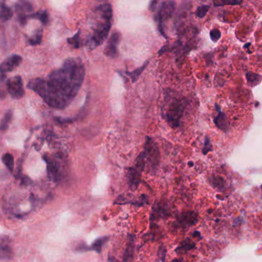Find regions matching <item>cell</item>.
<instances>
[{
  "label": "cell",
  "instance_id": "1",
  "mask_svg": "<svg viewBox=\"0 0 262 262\" xmlns=\"http://www.w3.org/2000/svg\"><path fill=\"white\" fill-rule=\"evenodd\" d=\"M85 76V65L81 59L69 58L61 67L51 72L48 79H32L27 88L35 91L51 107L64 108L77 95Z\"/></svg>",
  "mask_w": 262,
  "mask_h": 262
},
{
  "label": "cell",
  "instance_id": "2",
  "mask_svg": "<svg viewBox=\"0 0 262 262\" xmlns=\"http://www.w3.org/2000/svg\"><path fill=\"white\" fill-rule=\"evenodd\" d=\"M113 9L110 3L99 5L94 8L91 18V34L86 41L89 49H94L106 40L112 25Z\"/></svg>",
  "mask_w": 262,
  "mask_h": 262
},
{
  "label": "cell",
  "instance_id": "3",
  "mask_svg": "<svg viewBox=\"0 0 262 262\" xmlns=\"http://www.w3.org/2000/svg\"><path fill=\"white\" fill-rule=\"evenodd\" d=\"M186 107L182 99L173 98L171 102H169V106L166 111V117L167 121L173 127H178L180 125V119L183 115V112Z\"/></svg>",
  "mask_w": 262,
  "mask_h": 262
},
{
  "label": "cell",
  "instance_id": "4",
  "mask_svg": "<svg viewBox=\"0 0 262 262\" xmlns=\"http://www.w3.org/2000/svg\"><path fill=\"white\" fill-rule=\"evenodd\" d=\"M175 2L173 1H166L163 2L161 6L158 8V11L155 16V21L157 23L158 29L159 32L165 38H166L164 33L163 25L164 23L173 16L175 9Z\"/></svg>",
  "mask_w": 262,
  "mask_h": 262
},
{
  "label": "cell",
  "instance_id": "5",
  "mask_svg": "<svg viewBox=\"0 0 262 262\" xmlns=\"http://www.w3.org/2000/svg\"><path fill=\"white\" fill-rule=\"evenodd\" d=\"M144 165H145V155L144 153L142 152L137 158L134 167L130 169L128 172V182H129L130 188L132 190H135L138 187L140 181L141 173L144 169Z\"/></svg>",
  "mask_w": 262,
  "mask_h": 262
},
{
  "label": "cell",
  "instance_id": "6",
  "mask_svg": "<svg viewBox=\"0 0 262 262\" xmlns=\"http://www.w3.org/2000/svg\"><path fill=\"white\" fill-rule=\"evenodd\" d=\"M143 153L145 155V160H147L151 167L157 166L159 161V148L156 143L149 137H147Z\"/></svg>",
  "mask_w": 262,
  "mask_h": 262
},
{
  "label": "cell",
  "instance_id": "7",
  "mask_svg": "<svg viewBox=\"0 0 262 262\" xmlns=\"http://www.w3.org/2000/svg\"><path fill=\"white\" fill-rule=\"evenodd\" d=\"M7 91L14 98H21L24 96L25 90L22 79L19 75H15L8 79L6 81Z\"/></svg>",
  "mask_w": 262,
  "mask_h": 262
},
{
  "label": "cell",
  "instance_id": "8",
  "mask_svg": "<svg viewBox=\"0 0 262 262\" xmlns=\"http://www.w3.org/2000/svg\"><path fill=\"white\" fill-rule=\"evenodd\" d=\"M22 62V58L19 55H12L8 56L0 64V73L5 74L13 71L20 65Z\"/></svg>",
  "mask_w": 262,
  "mask_h": 262
},
{
  "label": "cell",
  "instance_id": "9",
  "mask_svg": "<svg viewBox=\"0 0 262 262\" xmlns=\"http://www.w3.org/2000/svg\"><path fill=\"white\" fill-rule=\"evenodd\" d=\"M120 42V34L118 33H115L112 34L111 38L107 42V45L105 48L104 54L107 57L115 58L118 55L117 46Z\"/></svg>",
  "mask_w": 262,
  "mask_h": 262
},
{
  "label": "cell",
  "instance_id": "10",
  "mask_svg": "<svg viewBox=\"0 0 262 262\" xmlns=\"http://www.w3.org/2000/svg\"><path fill=\"white\" fill-rule=\"evenodd\" d=\"M15 8L18 17V23L22 26L25 25L27 23V18H28V16L25 15V12H30L32 10V7L31 4L28 2H21L15 4Z\"/></svg>",
  "mask_w": 262,
  "mask_h": 262
},
{
  "label": "cell",
  "instance_id": "11",
  "mask_svg": "<svg viewBox=\"0 0 262 262\" xmlns=\"http://www.w3.org/2000/svg\"><path fill=\"white\" fill-rule=\"evenodd\" d=\"M44 160L47 163V171L49 178L53 179L54 181H57L60 179V174H59V164L55 159H51L47 155L43 157Z\"/></svg>",
  "mask_w": 262,
  "mask_h": 262
},
{
  "label": "cell",
  "instance_id": "12",
  "mask_svg": "<svg viewBox=\"0 0 262 262\" xmlns=\"http://www.w3.org/2000/svg\"><path fill=\"white\" fill-rule=\"evenodd\" d=\"M197 221V215L193 211H188L181 214L179 217V222L181 225L189 226L195 224Z\"/></svg>",
  "mask_w": 262,
  "mask_h": 262
},
{
  "label": "cell",
  "instance_id": "13",
  "mask_svg": "<svg viewBox=\"0 0 262 262\" xmlns=\"http://www.w3.org/2000/svg\"><path fill=\"white\" fill-rule=\"evenodd\" d=\"M13 16L12 8L5 2H0V21L2 23L7 22Z\"/></svg>",
  "mask_w": 262,
  "mask_h": 262
},
{
  "label": "cell",
  "instance_id": "14",
  "mask_svg": "<svg viewBox=\"0 0 262 262\" xmlns=\"http://www.w3.org/2000/svg\"><path fill=\"white\" fill-rule=\"evenodd\" d=\"M42 35H43V29L42 27L38 28V29L35 30L34 34L29 38L28 42L30 45H40L42 41Z\"/></svg>",
  "mask_w": 262,
  "mask_h": 262
},
{
  "label": "cell",
  "instance_id": "15",
  "mask_svg": "<svg viewBox=\"0 0 262 262\" xmlns=\"http://www.w3.org/2000/svg\"><path fill=\"white\" fill-rule=\"evenodd\" d=\"M28 18L38 19L43 25H47L49 23V14L46 10H39L36 12L27 16Z\"/></svg>",
  "mask_w": 262,
  "mask_h": 262
},
{
  "label": "cell",
  "instance_id": "16",
  "mask_svg": "<svg viewBox=\"0 0 262 262\" xmlns=\"http://www.w3.org/2000/svg\"><path fill=\"white\" fill-rule=\"evenodd\" d=\"M149 61L148 60V61H146V62L144 65H142L141 67L137 68V69H135V70H133V71H132V72L127 71L125 72L126 75L130 78L131 80H132V82H135V81L138 79V78L140 76V75L142 74V72H143V70H144V69H146V67L147 66V65L149 64Z\"/></svg>",
  "mask_w": 262,
  "mask_h": 262
},
{
  "label": "cell",
  "instance_id": "17",
  "mask_svg": "<svg viewBox=\"0 0 262 262\" xmlns=\"http://www.w3.org/2000/svg\"><path fill=\"white\" fill-rule=\"evenodd\" d=\"M133 251H134V241H133V237H131L130 238V241L128 242L127 249L125 250L124 256H123L124 262H130L133 255Z\"/></svg>",
  "mask_w": 262,
  "mask_h": 262
},
{
  "label": "cell",
  "instance_id": "18",
  "mask_svg": "<svg viewBox=\"0 0 262 262\" xmlns=\"http://www.w3.org/2000/svg\"><path fill=\"white\" fill-rule=\"evenodd\" d=\"M108 239H109V237H107V236H104V237H102V238H97L92 244V245H91V250L94 251L97 253L100 254L101 252V250H102L104 244L107 241Z\"/></svg>",
  "mask_w": 262,
  "mask_h": 262
},
{
  "label": "cell",
  "instance_id": "19",
  "mask_svg": "<svg viewBox=\"0 0 262 262\" xmlns=\"http://www.w3.org/2000/svg\"><path fill=\"white\" fill-rule=\"evenodd\" d=\"M2 161L3 164L6 166V168L9 170V171L12 172L14 169V157L10 153L4 154L2 157Z\"/></svg>",
  "mask_w": 262,
  "mask_h": 262
},
{
  "label": "cell",
  "instance_id": "20",
  "mask_svg": "<svg viewBox=\"0 0 262 262\" xmlns=\"http://www.w3.org/2000/svg\"><path fill=\"white\" fill-rule=\"evenodd\" d=\"M12 114H13L12 110H8V112L4 115L2 119L1 120V123H0V130L6 131L8 129L9 123L12 120Z\"/></svg>",
  "mask_w": 262,
  "mask_h": 262
},
{
  "label": "cell",
  "instance_id": "21",
  "mask_svg": "<svg viewBox=\"0 0 262 262\" xmlns=\"http://www.w3.org/2000/svg\"><path fill=\"white\" fill-rule=\"evenodd\" d=\"M80 35H81V31L78 30V32H77L74 36L71 37V38L67 39V42H68V44L72 45V46L74 47V48H75V49H79V48H81L82 42H81Z\"/></svg>",
  "mask_w": 262,
  "mask_h": 262
},
{
  "label": "cell",
  "instance_id": "22",
  "mask_svg": "<svg viewBox=\"0 0 262 262\" xmlns=\"http://www.w3.org/2000/svg\"><path fill=\"white\" fill-rule=\"evenodd\" d=\"M6 74L0 73V99H3L7 95V87H6Z\"/></svg>",
  "mask_w": 262,
  "mask_h": 262
},
{
  "label": "cell",
  "instance_id": "23",
  "mask_svg": "<svg viewBox=\"0 0 262 262\" xmlns=\"http://www.w3.org/2000/svg\"><path fill=\"white\" fill-rule=\"evenodd\" d=\"M12 258V250L7 245H4L0 248V259H10Z\"/></svg>",
  "mask_w": 262,
  "mask_h": 262
},
{
  "label": "cell",
  "instance_id": "24",
  "mask_svg": "<svg viewBox=\"0 0 262 262\" xmlns=\"http://www.w3.org/2000/svg\"><path fill=\"white\" fill-rule=\"evenodd\" d=\"M208 9V6H200L197 8V11H196V16L199 18H202V17L206 15V12Z\"/></svg>",
  "mask_w": 262,
  "mask_h": 262
},
{
  "label": "cell",
  "instance_id": "25",
  "mask_svg": "<svg viewBox=\"0 0 262 262\" xmlns=\"http://www.w3.org/2000/svg\"><path fill=\"white\" fill-rule=\"evenodd\" d=\"M159 257L161 258L162 261H164V258H165V254H166V249L165 248H160L159 250Z\"/></svg>",
  "mask_w": 262,
  "mask_h": 262
},
{
  "label": "cell",
  "instance_id": "26",
  "mask_svg": "<svg viewBox=\"0 0 262 262\" xmlns=\"http://www.w3.org/2000/svg\"><path fill=\"white\" fill-rule=\"evenodd\" d=\"M31 181H31L30 178H28V177H25V178H22V185H29V184H30Z\"/></svg>",
  "mask_w": 262,
  "mask_h": 262
},
{
  "label": "cell",
  "instance_id": "27",
  "mask_svg": "<svg viewBox=\"0 0 262 262\" xmlns=\"http://www.w3.org/2000/svg\"><path fill=\"white\" fill-rule=\"evenodd\" d=\"M192 248V244H184V245L181 246L180 248H178V249H180V250H183V249H190V248Z\"/></svg>",
  "mask_w": 262,
  "mask_h": 262
},
{
  "label": "cell",
  "instance_id": "28",
  "mask_svg": "<svg viewBox=\"0 0 262 262\" xmlns=\"http://www.w3.org/2000/svg\"><path fill=\"white\" fill-rule=\"evenodd\" d=\"M110 262H119V261L117 260H116L114 258H111V259H110Z\"/></svg>",
  "mask_w": 262,
  "mask_h": 262
},
{
  "label": "cell",
  "instance_id": "29",
  "mask_svg": "<svg viewBox=\"0 0 262 262\" xmlns=\"http://www.w3.org/2000/svg\"><path fill=\"white\" fill-rule=\"evenodd\" d=\"M172 262H181V261H180V260H178V259H174V260Z\"/></svg>",
  "mask_w": 262,
  "mask_h": 262
}]
</instances>
